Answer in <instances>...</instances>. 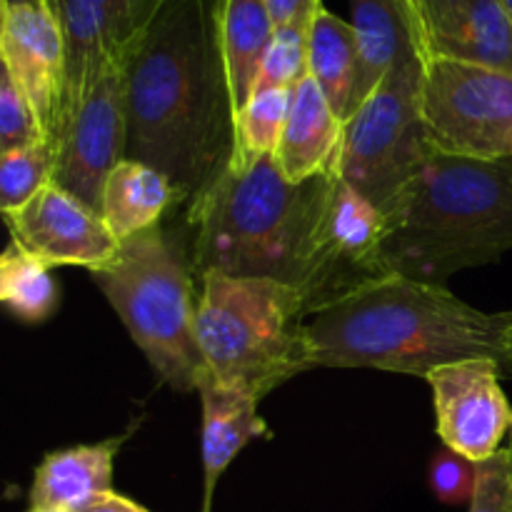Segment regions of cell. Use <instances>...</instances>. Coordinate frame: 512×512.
Listing matches in <instances>:
<instances>
[{"mask_svg":"<svg viewBox=\"0 0 512 512\" xmlns=\"http://www.w3.org/2000/svg\"><path fill=\"white\" fill-rule=\"evenodd\" d=\"M220 3L158 0L125 60V158L163 173L188 205L235 150Z\"/></svg>","mask_w":512,"mask_h":512,"instance_id":"1","label":"cell"},{"mask_svg":"<svg viewBox=\"0 0 512 512\" xmlns=\"http://www.w3.org/2000/svg\"><path fill=\"white\" fill-rule=\"evenodd\" d=\"M315 368L430 373L465 360H493L512 380V310L485 313L440 283L388 273L308 318Z\"/></svg>","mask_w":512,"mask_h":512,"instance_id":"2","label":"cell"},{"mask_svg":"<svg viewBox=\"0 0 512 512\" xmlns=\"http://www.w3.org/2000/svg\"><path fill=\"white\" fill-rule=\"evenodd\" d=\"M383 270L445 285L512 250V158L480 160L433 148L385 210Z\"/></svg>","mask_w":512,"mask_h":512,"instance_id":"3","label":"cell"},{"mask_svg":"<svg viewBox=\"0 0 512 512\" xmlns=\"http://www.w3.org/2000/svg\"><path fill=\"white\" fill-rule=\"evenodd\" d=\"M333 173L290 183L273 155L225 170L188 205L195 273L273 278L300 288Z\"/></svg>","mask_w":512,"mask_h":512,"instance_id":"4","label":"cell"},{"mask_svg":"<svg viewBox=\"0 0 512 512\" xmlns=\"http://www.w3.org/2000/svg\"><path fill=\"white\" fill-rule=\"evenodd\" d=\"M195 340L218 383L258 400L315 368L303 293L273 278L200 275Z\"/></svg>","mask_w":512,"mask_h":512,"instance_id":"5","label":"cell"},{"mask_svg":"<svg viewBox=\"0 0 512 512\" xmlns=\"http://www.w3.org/2000/svg\"><path fill=\"white\" fill-rule=\"evenodd\" d=\"M193 273L188 240L160 225L123 240L115 263L93 273L160 383L180 393L198 390L205 373L195 340Z\"/></svg>","mask_w":512,"mask_h":512,"instance_id":"6","label":"cell"},{"mask_svg":"<svg viewBox=\"0 0 512 512\" xmlns=\"http://www.w3.org/2000/svg\"><path fill=\"white\" fill-rule=\"evenodd\" d=\"M430 58L418 55L395 65L345 123L338 175L383 213L433 153L420 105Z\"/></svg>","mask_w":512,"mask_h":512,"instance_id":"7","label":"cell"},{"mask_svg":"<svg viewBox=\"0 0 512 512\" xmlns=\"http://www.w3.org/2000/svg\"><path fill=\"white\" fill-rule=\"evenodd\" d=\"M430 145L463 158H512V73L430 58L423 78Z\"/></svg>","mask_w":512,"mask_h":512,"instance_id":"8","label":"cell"},{"mask_svg":"<svg viewBox=\"0 0 512 512\" xmlns=\"http://www.w3.org/2000/svg\"><path fill=\"white\" fill-rule=\"evenodd\" d=\"M385 238L388 218L383 210L345 183L335 170L305 278L298 288L305 298L308 318L350 290L385 275Z\"/></svg>","mask_w":512,"mask_h":512,"instance_id":"9","label":"cell"},{"mask_svg":"<svg viewBox=\"0 0 512 512\" xmlns=\"http://www.w3.org/2000/svg\"><path fill=\"white\" fill-rule=\"evenodd\" d=\"M125 158V63L105 70L80 98L58 138L55 183L100 213L108 175Z\"/></svg>","mask_w":512,"mask_h":512,"instance_id":"10","label":"cell"},{"mask_svg":"<svg viewBox=\"0 0 512 512\" xmlns=\"http://www.w3.org/2000/svg\"><path fill=\"white\" fill-rule=\"evenodd\" d=\"M0 58L33 105L45 140L58 148L68 93V60L55 0L0 5Z\"/></svg>","mask_w":512,"mask_h":512,"instance_id":"11","label":"cell"},{"mask_svg":"<svg viewBox=\"0 0 512 512\" xmlns=\"http://www.w3.org/2000/svg\"><path fill=\"white\" fill-rule=\"evenodd\" d=\"M493 360H465L430 373L435 430L445 448L473 463L493 458L512 428V408Z\"/></svg>","mask_w":512,"mask_h":512,"instance_id":"12","label":"cell"},{"mask_svg":"<svg viewBox=\"0 0 512 512\" xmlns=\"http://www.w3.org/2000/svg\"><path fill=\"white\" fill-rule=\"evenodd\" d=\"M15 243L45 265H78L90 273L110 268L120 253V240L105 220L75 195L50 183L15 213H5Z\"/></svg>","mask_w":512,"mask_h":512,"instance_id":"13","label":"cell"},{"mask_svg":"<svg viewBox=\"0 0 512 512\" xmlns=\"http://www.w3.org/2000/svg\"><path fill=\"white\" fill-rule=\"evenodd\" d=\"M155 5L158 0H55L68 60L63 125L90 85L128 60Z\"/></svg>","mask_w":512,"mask_h":512,"instance_id":"14","label":"cell"},{"mask_svg":"<svg viewBox=\"0 0 512 512\" xmlns=\"http://www.w3.org/2000/svg\"><path fill=\"white\" fill-rule=\"evenodd\" d=\"M433 58L512 73V20L500 0H420Z\"/></svg>","mask_w":512,"mask_h":512,"instance_id":"15","label":"cell"},{"mask_svg":"<svg viewBox=\"0 0 512 512\" xmlns=\"http://www.w3.org/2000/svg\"><path fill=\"white\" fill-rule=\"evenodd\" d=\"M350 10V25L358 43V110L395 65L430 55V50L423 35L420 5L413 0H350Z\"/></svg>","mask_w":512,"mask_h":512,"instance_id":"16","label":"cell"},{"mask_svg":"<svg viewBox=\"0 0 512 512\" xmlns=\"http://www.w3.org/2000/svg\"><path fill=\"white\" fill-rule=\"evenodd\" d=\"M203 405V512H210L215 488L235 455L255 438H270L253 393L218 383L205 370L198 383Z\"/></svg>","mask_w":512,"mask_h":512,"instance_id":"17","label":"cell"},{"mask_svg":"<svg viewBox=\"0 0 512 512\" xmlns=\"http://www.w3.org/2000/svg\"><path fill=\"white\" fill-rule=\"evenodd\" d=\"M345 123L330 108L328 98L313 78L293 88L288 120L280 135L275 163L290 183H305L338 170Z\"/></svg>","mask_w":512,"mask_h":512,"instance_id":"18","label":"cell"},{"mask_svg":"<svg viewBox=\"0 0 512 512\" xmlns=\"http://www.w3.org/2000/svg\"><path fill=\"white\" fill-rule=\"evenodd\" d=\"M130 433L133 430L93 445H75L45 455L30 485V508L80 512L100 495L113 493L115 455Z\"/></svg>","mask_w":512,"mask_h":512,"instance_id":"19","label":"cell"},{"mask_svg":"<svg viewBox=\"0 0 512 512\" xmlns=\"http://www.w3.org/2000/svg\"><path fill=\"white\" fill-rule=\"evenodd\" d=\"M175 203H180V198L163 173L138 160L123 158L105 180L100 218L123 243L160 225L165 210Z\"/></svg>","mask_w":512,"mask_h":512,"instance_id":"20","label":"cell"},{"mask_svg":"<svg viewBox=\"0 0 512 512\" xmlns=\"http://www.w3.org/2000/svg\"><path fill=\"white\" fill-rule=\"evenodd\" d=\"M273 35L275 23L265 0H223L220 3V45H223L235 115L253 98L260 65L273 43Z\"/></svg>","mask_w":512,"mask_h":512,"instance_id":"21","label":"cell"},{"mask_svg":"<svg viewBox=\"0 0 512 512\" xmlns=\"http://www.w3.org/2000/svg\"><path fill=\"white\" fill-rule=\"evenodd\" d=\"M310 78L318 83L330 108L343 123L355 113L358 43L348 20L320 5L310 25Z\"/></svg>","mask_w":512,"mask_h":512,"instance_id":"22","label":"cell"},{"mask_svg":"<svg viewBox=\"0 0 512 512\" xmlns=\"http://www.w3.org/2000/svg\"><path fill=\"white\" fill-rule=\"evenodd\" d=\"M58 298L50 265L10 240L0 255V303L23 323H43L55 313Z\"/></svg>","mask_w":512,"mask_h":512,"instance_id":"23","label":"cell"},{"mask_svg":"<svg viewBox=\"0 0 512 512\" xmlns=\"http://www.w3.org/2000/svg\"><path fill=\"white\" fill-rule=\"evenodd\" d=\"M293 90L258 88L235 115V150L228 170H248L265 155H275L288 120Z\"/></svg>","mask_w":512,"mask_h":512,"instance_id":"24","label":"cell"},{"mask_svg":"<svg viewBox=\"0 0 512 512\" xmlns=\"http://www.w3.org/2000/svg\"><path fill=\"white\" fill-rule=\"evenodd\" d=\"M58 148L50 140H38L28 148L0 155V208L15 213L45 185L55 183Z\"/></svg>","mask_w":512,"mask_h":512,"instance_id":"25","label":"cell"},{"mask_svg":"<svg viewBox=\"0 0 512 512\" xmlns=\"http://www.w3.org/2000/svg\"><path fill=\"white\" fill-rule=\"evenodd\" d=\"M313 25V23H310ZM310 25L275 28L273 43L260 65L258 88H298L310 75Z\"/></svg>","mask_w":512,"mask_h":512,"instance_id":"26","label":"cell"},{"mask_svg":"<svg viewBox=\"0 0 512 512\" xmlns=\"http://www.w3.org/2000/svg\"><path fill=\"white\" fill-rule=\"evenodd\" d=\"M45 140L33 105L8 70L0 73V155Z\"/></svg>","mask_w":512,"mask_h":512,"instance_id":"27","label":"cell"},{"mask_svg":"<svg viewBox=\"0 0 512 512\" xmlns=\"http://www.w3.org/2000/svg\"><path fill=\"white\" fill-rule=\"evenodd\" d=\"M478 463L463 458L455 450L445 448L430 463V488L435 498L445 505H463L473 500Z\"/></svg>","mask_w":512,"mask_h":512,"instance_id":"28","label":"cell"},{"mask_svg":"<svg viewBox=\"0 0 512 512\" xmlns=\"http://www.w3.org/2000/svg\"><path fill=\"white\" fill-rule=\"evenodd\" d=\"M470 512H512V448H500L478 463Z\"/></svg>","mask_w":512,"mask_h":512,"instance_id":"29","label":"cell"},{"mask_svg":"<svg viewBox=\"0 0 512 512\" xmlns=\"http://www.w3.org/2000/svg\"><path fill=\"white\" fill-rule=\"evenodd\" d=\"M265 5H268L275 28H288V25L313 23L323 0H265Z\"/></svg>","mask_w":512,"mask_h":512,"instance_id":"30","label":"cell"},{"mask_svg":"<svg viewBox=\"0 0 512 512\" xmlns=\"http://www.w3.org/2000/svg\"><path fill=\"white\" fill-rule=\"evenodd\" d=\"M80 512H148V510H145L143 505L133 503V500L123 498V495L118 493H105Z\"/></svg>","mask_w":512,"mask_h":512,"instance_id":"31","label":"cell"},{"mask_svg":"<svg viewBox=\"0 0 512 512\" xmlns=\"http://www.w3.org/2000/svg\"><path fill=\"white\" fill-rule=\"evenodd\" d=\"M25 3H38V0H0V5H25Z\"/></svg>","mask_w":512,"mask_h":512,"instance_id":"32","label":"cell"},{"mask_svg":"<svg viewBox=\"0 0 512 512\" xmlns=\"http://www.w3.org/2000/svg\"><path fill=\"white\" fill-rule=\"evenodd\" d=\"M500 3H503V8L508 10V15H510V20H512V0H500Z\"/></svg>","mask_w":512,"mask_h":512,"instance_id":"33","label":"cell"},{"mask_svg":"<svg viewBox=\"0 0 512 512\" xmlns=\"http://www.w3.org/2000/svg\"><path fill=\"white\" fill-rule=\"evenodd\" d=\"M30 512H63V510H53V508H30Z\"/></svg>","mask_w":512,"mask_h":512,"instance_id":"34","label":"cell"},{"mask_svg":"<svg viewBox=\"0 0 512 512\" xmlns=\"http://www.w3.org/2000/svg\"><path fill=\"white\" fill-rule=\"evenodd\" d=\"M413 3H418V5H420V0H413Z\"/></svg>","mask_w":512,"mask_h":512,"instance_id":"35","label":"cell"},{"mask_svg":"<svg viewBox=\"0 0 512 512\" xmlns=\"http://www.w3.org/2000/svg\"><path fill=\"white\" fill-rule=\"evenodd\" d=\"M510 430H512V428H510Z\"/></svg>","mask_w":512,"mask_h":512,"instance_id":"36","label":"cell"}]
</instances>
